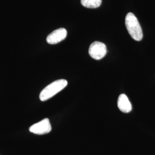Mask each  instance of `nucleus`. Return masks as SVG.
<instances>
[{
    "label": "nucleus",
    "mask_w": 155,
    "mask_h": 155,
    "mask_svg": "<svg viewBox=\"0 0 155 155\" xmlns=\"http://www.w3.org/2000/svg\"><path fill=\"white\" fill-rule=\"evenodd\" d=\"M29 132L36 134H45L50 133L52 130L51 125L48 118H45L41 121L36 123L29 129Z\"/></svg>",
    "instance_id": "obj_4"
},
{
    "label": "nucleus",
    "mask_w": 155,
    "mask_h": 155,
    "mask_svg": "<svg viewBox=\"0 0 155 155\" xmlns=\"http://www.w3.org/2000/svg\"><path fill=\"white\" fill-rule=\"evenodd\" d=\"M117 105L118 109L123 113H127L132 109V106L127 96L125 94H121L118 99Z\"/></svg>",
    "instance_id": "obj_6"
},
{
    "label": "nucleus",
    "mask_w": 155,
    "mask_h": 155,
    "mask_svg": "<svg viewBox=\"0 0 155 155\" xmlns=\"http://www.w3.org/2000/svg\"><path fill=\"white\" fill-rule=\"evenodd\" d=\"M68 82L65 79H59L50 83L43 89L40 94V100L43 102L49 100L58 94L67 86Z\"/></svg>",
    "instance_id": "obj_2"
},
{
    "label": "nucleus",
    "mask_w": 155,
    "mask_h": 155,
    "mask_svg": "<svg viewBox=\"0 0 155 155\" xmlns=\"http://www.w3.org/2000/svg\"><path fill=\"white\" fill-rule=\"evenodd\" d=\"M90 56L95 60H100L105 57L107 53L106 45L100 41H94L89 47Z\"/></svg>",
    "instance_id": "obj_3"
},
{
    "label": "nucleus",
    "mask_w": 155,
    "mask_h": 155,
    "mask_svg": "<svg viewBox=\"0 0 155 155\" xmlns=\"http://www.w3.org/2000/svg\"><path fill=\"white\" fill-rule=\"evenodd\" d=\"M125 25L128 33L136 41H141L143 38V33L137 17L130 12L125 17Z\"/></svg>",
    "instance_id": "obj_1"
},
{
    "label": "nucleus",
    "mask_w": 155,
    "mask_h": 155,
    "mask_svg": "<svg viewBox=\"0 0 155 155\" xmlns=\"http://www.w3.org/2000/svg\"><path fill=\"white\" fill-rule=\"evenodd\" d=\"M67 32L65 28H61L54 31L47 38V42L50 45L58 44L66 39Z\"/></svg>",
    "instance_id": "obj_5"
},
{
    "label": "nucleus",
    "mask_w": 155,
    "mask_h": 155,
    "mask_svg": "<svg viewBox=\"0 0 155 155\" xmlns=\"http://www.w3.org/2000/svg\"><path fill=\"white\" fill-rule=\"evenodd\" d=\"M81 4L87 8H97L102 4V0H81Z\"/></svg>",
    "instance_id": "obj_7"
}]
</instances>
